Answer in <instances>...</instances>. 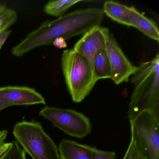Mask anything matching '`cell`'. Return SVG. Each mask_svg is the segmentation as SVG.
Returning a JSON list of instances; mask_svg holds the SVG:
<instances>
[{
	"label": "cell",
	"mask_w": 159,
	"mask_h": 159,
	"mask_svg": "<svg viewBox=\"0 0 159 159\" xmlns=\"http://www.w3.org/2000/svg\"><path fill=\"white\" fill-rule=\"evenodd\" d=\"M105 47L106 38L104 27L98 26L92 29L82 35L75 43L73 49L84 56L92 67L96 53L98 49Z\"/></svg>",
	"instance_id": "9"
},
{
	"label": "cell",
	"mask_w": 159,
	"mask_h": 159,
	"mask_svg": "<svg viewBox=\"0 0 159 159\" xmlns=\"http://www.w3.org/2000/svg\"><path fill=\"white\" fill-rule=\"evenodd\" d=\"M60 159H93V147L63 139L58 146Z\"/></svg>",
	"instance_id": "10"
},
{
	"label": "cell",
	"mask_w": 159,
	"mask_h": 159,
	"mask_svg": "<svg viewBox=\"0 0 159 159\" xmlns=\"http://www.w3.org/2000/svg\"><path fill=\"white\" fill-rule=\"evenodd\" d=\"M104 32L106 50L111 69V80L117 85L127 82L137 70L138 66H134L125 56L108 29L104 27Z\"/></svg>",
	"instance_id": "7"
},
{
	"label": "cell",
	"mask_w": 159,
	"mask_h": 159,
	"mask_svg": "<svg viewBox=\"0 0 159 159\" xmlns=\"http://www.w3.org/2000/svg\"><path fill=\"white\" fill-rule=\"evenodd\" d=\"M0 101L8 107L13 106L45 105V98L33 89L25 86L0 87Z\"/></svg>",
	"instance_id": "8"
},
{
	"label": "cell",
	"mask_w": 159,
	"mask_h": 159,
	"mask_svg": "<svg viewBox=\"0 0 159 159\" xmlns=\"http://www.w3.org/2000/svg\"><path fill=\"white\" fill-rule=\"evenodd\" d=\"M80 0H56L47 2L43 8L45 13L52 16L60 17L75 4L80 2Z\"/></svg>",
	"instance_id": "14"
},
{
	"label": "cell",
	"mask_w": 159,
	"mask_h": 159,
	"mask_svg": "<svg viewBox=\"0 0 159 159\" xmlns=\"http://www.w3.org/2000/svg\"><path fill=\"white\" fill-rule=\"evenodd\" d=\"M106 15L113 21L130 27V7L113 1L105 2L102 9Z\"/></svg>",
	"instance_id": "12"
},
{
	"label": "cell",
	"mask_w": 159,
	"mask_h": 159,
	"mask_svg": "<svg viewBox=\"0 0 159 159\" xmlns=\"http://www.w3.org/2000/svg\"><path fill=\"white\" fill-rule=\"evenodd\" d=\"M7 107H7L6 105H5V104H3L2 102L0 101V111H1L2 110L6 108Z\"/></svg>",
	"instance_id": "21"
},
{
	"label": "cell",
	"mask_w": 159,
	"mask_h": 159,
	"mask_svg": "<svg viewBox=\"0 0 159 159\" xmlns=\"http://www.w3.org/2000/svg\"><path fill=\"white\" fill-rule=\"evenodd\" d=\"M13 133L16 140L32 159H60L58 147L39 122L17 123Z\"/></svg>",
	"instance_id": "4"
},
{
	"label": "cell",
	"mask_w": 159,
	"mask_h": 159,
	"mask_svg": "<svg viewBox=\"0 0 159 159\" xmlns=\"http://www.w3.org/2000/svg\"><path fill=\"white\" fill-rule=\"evenodd\" d=\"M134 90L130 98L127 117L133 120L140 112L153 111L159 117V54L144 62L131 79Z\"/></svg>",
	"instance_id": "2"
},
{
	"label": "cell",
	"mask_w": 159,
	"mask_h": 159,
	"mask_svg": "<svg viewBox=\"0 0 159 159\" xmlns=\"http://www.w3.org/2000/svg\"><path fill=\"white\" fill-rule=\"evenodd\" d=\"M92 68L97 82L100 80L111 79V69L106 47L98 50L93 59Z\"/></svg>",
	"instance_id": "13"
},
{
	"label": "cell",
	"mask_w": 159,
	"mask_h": 159,
	"mask_svg": "<svg viewBox=\"0 0 159 159\" xmlns=\"http://www.w3.org/2000/svg\"><path fill=\"white\" fill-rule=\"evenodd\" d=\"M6 6L5 5H3V4H2V3H0V12H1L5 8H6Z\"/></svg>",
	"instance_id": "22"
},
{
	"label": "cell",
	"mask_w": 159,
	"mask_h": 159,
	"mask_svg": "<svg viewBox=\"0 0 159 159\" xmlns=\"http://www.w3.org/2000/svg\"><path fill=\"white\" fill-rule=\"evenodd\" d=\"M123 159H146L137 149L134 143L131 141Z\"/></svg>",
	"instance_id": "17"
},
{
	"label": "cell",
	"mask_w": 159,
	"mask_h": 159,
	"mask_svg": "<svg viewBox=\"0 0 159 159\" xmlns=\"http://www.w3.org/2000/svg\"><path fill=\"white\" fill-rule=\"evenodd\" d=\"M93 159H115L116 154L114 152L107 151L98 149L93 147Z\"/></svg>",
	"instance_id": "18"
},
{
	"label": "cell",
	"mask_w": 159,
	"mask_h": 159,
	"mask_svg": "<svg viewBox=\"0 0 159 159\" xmlns=\"http://www.w3.org/2000/svg\"><path fill=\"white\" fill-rule=\"evenodd\" d=\"M10 150L2 159H27L25 152L16 140L12 141Z\"/></svg>",
	"instance_id": "15"
},
{
	"label": "cell",
	"mask_w": 159,
	"mask_h": 159,
	"mask_svg": "<svg viewBox=\"0 0 159 159\" xmlns=\"http://www.w3.org/2000/svg\"><path fill=\"white\" fill-rule=\"evenodd\" d=\"M61 62L65 82L72 101L80 103L97 82L92 66L84 56L73 49L64 51Z\"/></svg>",
	"instance_id": "3"
},
{
	"label": "cell",
	"mask_w": 159,
	"mask_h": 159,
	"mask_svg": "<svg viewBox=\"0 0 159 159\" xmlns=\"http://www.w3.org/2000/svg\"><path fill=\"white\" fill-rule=\"evenodd\" d=\"M53 45L57 49H61L66 48L67 46L66 40L62 38H57L54 41Z\"/></svg>",
	"instance_id": "19"
},
{
	"label": "cell",
	"mask_w": 159,
	"mask_h": 159,
	"mask_svg": "<svg viewBox=\"0 0 159 159\" xmlns=\"http://www.w3.org/2000/svg\"><path fill=\"white\" fill-rule=\"evenodd\" d=\"M131 140L146 159H159V117L153 111H142L129 121Z\"/></svg>",
	"instance_id": "5"
},
{
	"label": "cell",
	"mask_w": 159,
	"mask_h": 159,
	"mask_svg": "<svg viewBox=\"0 0 159 159\" xmlns=\"http://www.w3.org/2000/svg\"><path fill=\"white\" fill-rule=\"evenodd\" d=\"M11 33V30L8 29L0 33V50Z\"/></svg>",
	"instance_id": "20"
},
{
	"label": "cell",
	"mask_w": 159,
	"mask_h": 159,
	"mask_svg": "<svg viewBox=\"0 0 159 159\" xmlns=\"http://www.w3.org/2000/svg\"><path fill=\"white\" fill-rule=\"evenodd\" d=\"M8 134L7 130L0 131V159H2L7 154L12 144V142H5Z\"/></svg>",
	"instance_id": "16"
},
{
	"label": "cell",
	"mask_w": 159,
	"mask_h": 159,
	"mask_svg": "<svg viewBox=\"0 0 159 159\" xmlns=\"http://www.w3.org/2000/svg\"><path fill=\"white\" fill-rule=\"evenodd\" d=\"M130 27L135 28L147 37L159 42V29L156 23L133 6L130 7Z\"/></svg>",
	"instance_id": "11"
},
{
	"label": "cell",
	"mask_w": 159,
	"mask_h": 159,
	"mask_svg": "<svg viewBox=\"0 0 159 159\" xmlns=\"http://www.w3.org/2000/svg\"><path fill=\"white\" fill-rule=\"evenodd\" d=\"M39 115L70 136L83 138L92 132L90 119L83 113L74 110L45 106Z\"/></svg>",
	"instance_id": "6"
},
{
	"label": "cell",
	"mask_w": 159,
	"mask_h": 159,
	"mask_svg": "<svg viewBox=\"0 0 159 159\" xmlns=\"http://www.w3.org/2000/svg\"><path fill=\"white\" fill-rule=\"evenodd\" d=\"M104 15L102 9L89 8L76 10L55 20L46 21L14 46L12 54L21 57L37 47L52 44L57 38L66 40L83 35L92 29L100 26Z\"/></svg>",
	"instance_id": "1"
}]
</instances>
